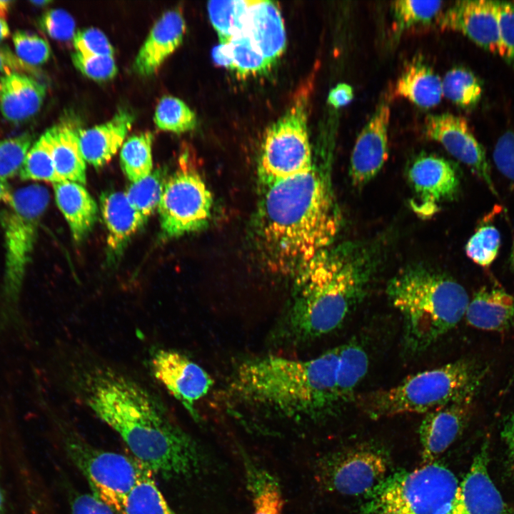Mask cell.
<instances>
[{"mask_svg": "<svg viewBox=\"0 0 514 514\" xmlns=\"http://www.w3.org/2000/svg\"><path fill=\"white\" fill-rule=\"evenodd\" d=\"M371 246L329 247L296 278L291 303L276 326L275 343L298 346L338 328L366 296L378 266Z\"/></svg>", "mask_w": 514, "mask_h": 514, "instance_id": "cell-4", "label": "cell"}, {"mask_svg": "<svg viewBox=\"0 0 514 514\" xmlns=\"http://www.w3.org/2000/svg\"><path fill=\"white\" fill-rule=\"evenodd\" d=\"M394 93L420 108H432L443 97L442 79L428 65L415 61L397 79Z\"/></svg>", "mask_w": 514, "mask_h": 514, "instance_id": "cell-29", "label": "cell"}, {"mask_svg": "<svg viewBox=\"0 0 514 514\" xmlns=\"http://www.w3.org/2000/svg\"><path fill=\"white\" fill-rule=\"evenodd\" d=\"M12 41L16 55L31 67L45 64L51 56L48 41L37 34L17 30L12 35Z\"/></svg>", "mask_w": 514, "mask_h": 514, "instance_id": "cell-42", "label": "cell"}, {"mask_svg": "<svg viewBox=\"0 0 514 514\" xmlns=\"http://www.w3.org/2000/svg\"><path fill=\"white\" fill-rule=\"evenodd\" d=\"M46 132L59 176L64 181L86 184V161L80 148L78 132L63 123L52 126Z\"/></svg>", "mask_w": 514, "mask_h": 514, "instance_id": "cell-28", "label": "cell"}, {"mask_svg": "<svg viewBox=\"0 0 514 514\" xmlns=\"http://www.w3.org/2000/svg\"><path fill=\"white\" fill-rule=\"evenodd\" d=\"M483 376L484 370L474 361L460 359L412 375L390 388L359 395L356 400L372 419L427 413L474 398Z\"/></svg>", "mask_w": 514, "mask_h": 514, "instance_id": "cell-6", "label": "cell"}, {"mask_svg": "<svg viewBox=\"0 0 514 514\" xmlns=\"http://www.w3.org/2000/svg\"><path fill=\"white\" fill-rule=\"evenodd\" d=\"M71 514H114V510L94 493L76 495L71 501Z\"/></svg>", "mask_w": 514, "mask_h": 514, "instance_id": "cell-48", "label": "cell"}, {"mask_svg": "<svg viewBox=\"0 0 514 514\" xmlns=\"http://www.w3.org/2000/svg\"><path fill=\"white\" fill-rule=\"evenodd\" d=\"M443 96L463 109L473 108L480 100L483 87L480 79L469 69L455 67L442 79Z\"/></svg>", "mask_w": 514, "mask_h": 514, "instance_id": "cell-34", "label": "cell"}, {"mask_svg": "<svg viewBox=\"0 0 514 514\" xmlns=\"http://www.w3.org/2000/svg\"><path fill=\"white\" fill-rule=\"evenodd\" d=\"M212 207V194L204 180L182 161L167 178L158 206L161 238H175L205 228Z\"/></svg>", "mask_w": 514, "mask_h": 514, "instance_id": "cell-12", "label": "cell"}, {"mask_svg": "<svg viewBox=\"0 0 514 514\" xmlns=\"http://www.w3.org/2000/svg\"><path fill=\"white\" fill-rule=\"evenodd\" d=\"M368 368V354L356 339L339 346L336 388L338 406L355 400V391Z\"/></svg>", "mask_w": 514, "mask_h": 514, "instance_id": "cell-30", "label": "cell"}, {"mask_svg": "<svg viewBox=\"0 0 514 514\" xmlns=\"http://www.w3.org/2000/svg\"><path fill=\"white\" fill-rule=\"evenodd\" d=\"M75 52L88 56H114V49L99 29L86 28L76 32L73 39Z\"/></svg>", "mask_w": 514, "mask_h": 514, "instance_id": "cell-46", "label": "cell"}, {"mask_svg": "<svg viewBox=\"0 0 514 514\" xmlns=\"http://www.w3.org/2000/svg\"><path fill=\"white\" fill-rule=\"evenodd\" d=\"M71 60L76 69L95 81L111 79L118 72L114 56H88L74 52Z\"/></svg>", "mask_w": 514, "mask_h": 514, "instance_id": "cell-43", "label": "cell"}, {"mask_svg": "<svg viewBox=\"0 0 514 514\" xmlns=\"http://www.w3.org/2000/svg\"><path fill=\"white\" fill-rule=\"evenodd\" d=\"M1 458H0V514H4L5 510V495L4 491L1 484Z\"/></svg>", "mask_w": 514, "mask_h": 514, "instance_id": "cell-56", "label": "cell"}, {"mask_svg": "<svg viewBox=\"0 0 514 514\" xmlns=\"http://www.w3.org/2000/svg\"><path fill=\"white\" fill-rule=\"evenodd\" d=\"M9 186L6 181L0 180V202L6 201L10 195Z\"/></svg>", "mask_w": 514, "mask_h": 514, "instance_id": "cell-54", "label": "cell"}, {"mask_svg": "<svg viewBox=\"0 0 514 514\" xmlns=\"http://www.w3.org/2000/svg\"><path fill=\"white\" fill-rule=\"evenodd\" d=\"M226 45L231 59V69L238 76L246 77L262 73L271 67L244 31L233 37Z\"/></svg>", "mask_w": 514, "mask_h": 514, "instance_id": "cell-38", "label": "cell"}, {"mask_svg": "<svg viewBox=\"0 0 514 514\" xmlns=\"http://www.w3.org/2000/svg\"><path fill=\"white\" fill-rule=\"evenodd\" d=\"M308 99V93L301 91L266 131L258 161L259 177L264 186L313 167L307 127Z\"/></svg>", "mask_w": 514, "mask_h": 514, "instance_id": "cell-9", "label": "cell"}, {"mask_svg": "<svg viewBox=\"0 0 514 514\" xmlns=\"http://www.w3.org/2000/svg\"><path fill=\"white\" fill-rule=\"evenodd\" d=\"M64 366L74 398L118 434L146 468L167 479L205 471L206 453L145 383L85 348L74 349Z\"/></svg>", "mask_w": 514, "mask_h": 514, "instance_id": "cell-1", "label": "cell"}, {"mask_svg": "<svg viewBox=\"0 0 514 514\" xmlns=\"http://www.w3.org/2000/svg\"><path fill=\"white\" fill-rule=\"evenodd\" d=\"M474 328L490 331L514 329V297L498 287H483L470 300L465 315Z\"/></svg>", "mask_w": 514, "mask_h": 514, "instance_id": "cell-25", "label": "cell"}, {"mask_svg": "<svg viewBox=\"0 0 514 514\" xmlns=\"http://www.w3.org/2000/svg\"><path fill=\"white\" fill-rule=\"evenodd\" d=\"M392 11L398 31L432 21L441 11V1L399 0L392 3Z\"/></svg>", "mask_w": 514, "mask_h": 514, "instance_id": "cell-39", "label": "cell"}, {"mask_svg": "<svg viewBox=\"0 0 514 514\" xmlns=\"http://www.w3.org/2000/svg\"><path fill=\"white\" fill-rule=\"evenodd\" d=\"M13 72L24 73L34 76L36 75L37 69L20 60L9 47L0 46V76Z\"/></svg>", "mask_w": 514, "mask_h": 514, "instance_id": "cell-49", "label": "cell"}, {"mask_svg": "<svg viewBox=\"0 0 514 514\" xmlns=\"http://www.w3.org/2000/svg\"><path fill=\"white\" fill-rule=\"evenodd\" d=\"M153 121L159 129L176 133L191 131L197 124L193 111L184 101L172 96H163L159 101Z\"/></svg>", "mask_w": 514, "mask_h": 514, "instance_id": "cell-37", "label": "cell"}, {"mask_svg": "<svg viewBox=\"0 0 514 514\" xmlns=\"http://www.w3.org/2000/svg\"><path fill=\"white\" fill-rule=\"evenodd\" d=\"M424 132L453 157L468 166L496 195L484 148L463 117L449 113L425 117Z\"/></svg>", "mask_w": 514, "mask_h": 514, "instance_id": "cell-14", "label": "cell"}, {"mask_svg": "<svg viewBox=\"0 0 514 514\" xmlns=\"http://www.w3.org/2000/svg\"><path fill=\"white\" fill-rule=\"evenodd\" d=\"M390 109L382 101L358 134L350 162L353 184L361 187L380 171L388 158V127Z\"/></svg>", "mask_w": 514, "mask_h": 514, "instance_id": "cell-15", "label": "cell"}, {"mask_svg": "<svg viewBox=\"0 0 514 514\" xmlns=\"http://www.w3.org/2000/svg\"><path fill=\"white\" fill-rule=\"evenodd\" d=\"M46 85L33 76L13 72L0 76V111L9 121H26L41 109Z\"/></svg>", "mask_w": 514, "mask_h": 514, "instance_id": "cell-24", "label": "cell"}, {"mask_svg": "<svg viewBox=\"0 0 514 514\" xmlns=\"http://www.w3.org/2000/svg\"><path fill=\"white\" fill-rule=\"evenodd\" d=\"M100 210L108 231L109 260L114 261L126 246L146 223L148 218L130 203L125 193L108 191L100 197Z\"/></svg>", "mask_w": 514, "mask_h": 514, "instance_id": "cell-22", "label": "cell"}, {"mask_svg": "<svg viewBox=\"0 0 514 514\" xmlns=\"http://www.w3.org/2000/svg\"><path fill=\"white\" fill-rule=\"evenodd\" d=\"M41 29L53 39L65 41L73 39L76 23L72 16L61 9H51L39 19Z\"/></svg>", "mask_w": 514, "mask_h": 514, "instance_id": "cell-44", "label": "cell"}, {"mask_svg": "<svg viewBox=\"0 0 514 514\" xmlns=\"http://www.w3.org/2000/svg\"><path fill=\"white\" fill-rule=\"evenodd\" d=\"M488 461L485 443L458 484L450 514H513L489 475Z\"/></svg>", "mask_w": 514, "mask_h": 514, "instance_id": "cell-16", "label": "cell"}, {"mask_svg": "<svg viewBox=\"0 0 514 514\" xmlns=\"http://www.w3.org/2000/svg\"><path fill=\"white\" fill-rule=\"evenodd\" d=\"M244 31L270 66L286 49L283 18L278 5L273 1H251Z\"/></svg>", "mask_w": 514, "mask_h": 514, "instance_id": "cell-21", "label": "cell"}, {"mask_svg": "<svg viewBox=\"0 0 514 514\" xmlns=\"http://www.w3.org/2000/svg\"><path fill=\"white\" fill-rule=\"evenodd\" d=\"M13 1L0 0V18L6 20Z\"/></svg>", "mask_w": 514, "mask_h": 514, "instance_id": "cell-53", "label": "cell"}, {"mask_svg": "<svg viewBox=\"0 0 514 514\" xmlns=\"http://www.w3.org/2000/svg\"><path fill=\"white\" fill-rule=\"evenodd\" d=\"M408 174L423 207L428 211L438 203L453 199L460 189V177L455 166L435 155L417 157Z\"/></svg>", "mask_w": 514, "mask_h": 514, "instance_id": "cell-19", "label": "cell"}, {"mask_svg": "<svg viewBox=\"0 0 514 514\" xmlns=\"http://www.w3.org/2000/svg\"><path fill=\"white\" fill-rule=\"evenodd\" d=\"M353 97V88L348 84L340 83L330 91L327 102L332 107L339 109L348 104Z\"/></svg>", "mask_w": 514, "mask_h": 514, "instance_id": "cell-50", "label": "cell"}, {"mask_svg": "<svg viewBox=\"0 0 514 514\" xmlns=\"http://www.w3.org/2000/svg\"><path fill=\"white\" fill-rule=\"evenodd\" d=\"M148 366L155 379L198 422L197 403L213 385L208 373L183 353L162 347L151 349Z\"/></svg>", "mask_w": 514, "mask_h": 514, "instance_id": "cell-13", "label": "cell"}, {"mask_svg": "<svg viewBox=\"0 0 514 514\" xmlns=\"http://www.w3.org/2000/svg\"><path fill=\"white\" fill-rule=\"evenodd\" d=\"M133 121L131 111L119 109L108 121L78 131L85 161L96 168L106 164L122 146Z\"/></svg>", "mask_w": 514, "mask_h": 514, "instance_id": "cell-23", "label": "cell"}, {"mask_svg": "<svg viewBox=\"0 0 514 514\" xmlns=\"http://www.w3.org/2000/svg\"><path fill=\"white\" fill-rule=\"evenodd\" d=\"M251 1L226 0L208 2V16L220 43L226 44L244 31Z\"/></svg>", "mask_w": 514, "mask_h": 514, "instance_id": "cell-31", "label": "cell"}, {"mask_svg": "<svg viewBox=\"0 0 514 514\" xmlns=\"http://www.w3.org/2000/svg\"><path fill=\"white\" fill-rule=\"evenodd\" d=\"M56 205L64 215L75 241H84L97 220L98 206L83 185L62 181L53 183Z\"/></svg>", "mask_w": 514, "mask_h": 514, "instance_id": "cell-27", "label": "cell"}, {"mask_svg": "<svg viewBox=\"0 0 514 514\" xmlns=\"http://www.w3.org/2000/svg\"><path fill=\"white\" fill-rule=\"evenodd\" d=\"M52 1L49 0H40V1H30V3L36 6H44L45 5H47Z\"/></svg>", "mask_w": 514, "mask_h": 514, "instance_id": "cell-58", "label": "cell"}, {"mask_svg": "<svg viewBox=\"0 0 514 514\" xmlns=\"http://www.w3.org/2000/svg\"><path fill=\"white\" fill-rule=\"evenodd\" d=\"M153 139L151 132H143L129 137L121 146V166L131 183L146 178L152 172Z\"/></svg>", "mask_w": 514, "mask_h": 514, "instance_id": "cell-32", "label": "cell"}, {"mask_svg": "<svg viewBox=\"0 0 514 514\" xmlns=\"http://www.w3.org/2000/svg\"><path fill=\"white\" fill-rule=\"evenodd\" d=\"M166 173L158 168L146 178L131 183L125 192L130 203L146 218L158 208L168 178Z\"/></svg>", "mask_w": 514, "mask_h": 514, "instance_id": "cell-36", "label": "cell"}, {"mask_svg": "<svg viewBox=\"0 0 514 514\" xmlns=\"http://www.w3.org/2000/svg\"><path fill=\"white\" fill-rule=\"evenodd\" d=\"M19 175L23 181H40L52 183L64 181L56 170L46 131L33 143Z\"/></svg>", "mask_w": 514, "mask_h": 514, "instance_id": "cell-35", "label": "cell"}, {"mask_svg": "<svg viewBox=\"0 0 514 514\" xmlns=\"http://www.w3.org/2000/svg\"><path fill=\"white\" fill-rule=\"evenodd\" d=\"M498 55L514 66V1H498Z\"/></svg>", "mask_w": 514, "mask_h": 514, "instance_id": "cell-45", "label": "cell"}, {"mask_svg": "<svg viewBox=\"0 0 514 514\" xmlns=\"http://www.w3.org/2000/svg\"><path fill=\"white\" fill-rule=\"evenodd\" d=\"M502 435L507 445L509 460L514 471V410L504 421Z\"/></svg>", "mask_w": 514, "mask_h": 514, "instance_id": "cell-51", "label": "cell"}, {"mask_svg": "<svg viewBox=\"0 0 514 514\" xmlns=\"http://www.w3.org/2000/svg\"><path fill=\"white\" fill-rule=\"evenodd\" d=\"M509 266L510 268L514 272V240L509 256Z\"/></svg>", "mask_w": 514, "mask_h": 514, "instance_id": "cell-57", "label": "cell"}, {"mask_svg": "<svg viewBox=\"0 0 514 514\" xmlns=\"http://www.w3.org/2000/svg\"><path fill=\"white\" fill-rule=\"evenodd\" d=\"M439 25L441 29L460 32L483 49L498 54L497 1H457L441 16Z\"/></svg>", "mask_w": 514, "mask_h": 514, "instance_id": "cell-17", "label": "cell"}, {"mask_svg": "<svg viewBox=\"0 0 514 514\" xmlns=\"http://www.w3.org/2000/svg\"><path fill=\"white\" fill-rule=\"evenodd\" d=\"M473 400L468 398L425 413L418 430L423 464L435 462L463 433Z\"/></svg>", "mask_w": 514, "mask_h": 514, "instance_id": "cell-18", "label": "cell"}, {"mask_svg": "<svg viewBox=\"0 0 514 514\" xmlns=\"http://www.w3.org/2000/svg\"><path fill=\"white\" fill-rule=\"evenodd\" d=\"M46 188L31 184L11 193L0 213L5 242V271L0 301V336L21 326L19 302L23 282L48 206Z\"/></svg>", "mask_w": 514, "mask_h": 514, "instance_id": "cell-7", "label": "cell"}, {"mask_svg": "<svg viewBox=\"0 0 514 514\" xmlns=\"http://www.w3.org/2000/svg\"><path fill=\"white\" fill-rule=\"evenodd\" d=\"M459 482L435 461L387 475L366 494L359 514H450Z\"/></svg>", "mask_w": 514, "mask_h": 514, "instance_id": "cell-8", "label": "cell"}, {"mask_svg": "<svg viewBox=\"0 0 514 514\" xmlns=\"http://www.w3.org/2000/svg\"><path fill=\"white\" fill-rule=\"evenodd\" d=\"M493 156L500 172L514 183V131H508L498 138Z\"/></svg>", "mask_w": 514, "mask_h": 514, "instance_id": "cell-47", "label": "cell"}, {"mask_svg": "<svg viewBox=\"0 0 514 514\" xmlns=\"http://www.w3.org/2000/svg\"><path fill=\"white\" fill-rule=\"evenodd\" d=\"M186 22L177 9L164 12L155 22L140 48L133 69L142 76L156 72L164 61L181 44Z\"/></svg>", "mask_w": 514, "mask_h": 514, "instance_id": "cell-20", "label": "cell"}, {"mask_svg": "<svg viewBox=\"0 0 514 514\" xmlns=\"http://www.w3.org/2000/svg\"><path fill=\"white\" fill-rule=\"evenodd\" d=\"M148 470L126 496L121 514H178L168 503Z\"/></svg>", "mask_w": 514, "mask_h": 514, "instance_id": "cell-33", "label": "cell"}, {"mask_svg": "<svg viewBox=\"0 0 514 514\" xmlns=\"http://www.w3.org/2000/svg\"><path fill=\"white\" fill-rule=\"evenodd\" d=\"M339 346L311 359L268 354L236 362L226 383L231 403L263 417L293 423L317 421L338 407Z\"/></svg>", "mask_w": 514, "mask_h": 514, "instance_id": "cell-3", "label": "cell"}, {"mask_svg": "<svg viewBox=\"0 0 514 514\" xmlns=\"http://www.w3.org/2000/svg\"><path fill=\"white\" fill-rule=\"evenodd\" d=\"M238 453L251 497V514H283L285 500L278 478L241 446Z\"/></svg>", "mask_w": 514, "mask_h": 514, "instance_id": "cell-26", "label": "cell"}, {"mask_svg": "<svg viewBox=\"0 0 514 514\" xmlns=\"http://www.w3.org/2000/svg\"><path fill=\"white\" fill-rule=\"evenodd\" d=\"M10 35V29L6 20L0 18V42L8 38Z\"/></svg>", "mask_w": 514, "mask_h": 514, "instance_id": "cell-55", "label": "cell"}, {"mask_svg": "<svg viewBox=\"0 0 514 514\" xmlns=\"http://www.w3.org/2000/svg\"><path fill=\"white\" fill-rule=\"evenodd\" d=\"M339 223L330 188L314 166L265 186L256 221L265 264L276 273L296 277L331 247Z\"/></svg>", "mask_w": 514, "mask_h": 514, "instance_id": "cell-2", "label": "cell"}, {"mask_svg": "<svg viewBox=\"0 0 514 514\" xmlns=\"http://www.w3.org/2000/svg\"><path fill=\"white\" fill-rule=\"evenodd\" d=\"M33 138L26 133L0 141V180L6 181L19 173Z\"/></svg>", "mask_w": 514, "mask_h": 514, "instance_id": "cell-41", "label": "cell"}, {"mask_svg": "<svg viewBox=\"0 0 514 514\" xmlns=\"http://www.w3.org/2000/svg\"><path fill=\"white\" fill-rule=\"evenodd\" d=\"M386 293L403 319L404 349L413 355L454 328L470 302L466 290L451 276L422 266H411L395 275Z\"/></svg>", "mask_w": 514, "mask_h": 514, "instance_id": "cell-5", "label": "cell"}, {"mask_svg": "<svg viewBox=\"0 0 514 514\" xmlns=\"http://www.w3.org/2000/svg\"><path fill=\"white\" fill-rule=\"evenodd\" d=\"M65 434V450L92 493L120 513L126 496L148 470L134 458L92 445L75 431Z\"/></svg>", "mask_w": 514, "mask_h": 514, "instance_id": "cell-10", "label": "cell"}, {"mask_svg": "<svg viewBox=\"0 0 514 514\" xmlns=\"http://www.w3.org/2000/svg\"><path fill=\"white\" fill-rule=\"evenodd\" d=\"M390 464L382 445L359 443L318 458L313 465L314 478L328 493L366 495L387 475Z\"/></svg>", "mask_w": 514, "mask_h": 514, "instance_id": "cell-11", "label": "cell"}, {"mask_svg": "<svg viewBox=\"0 0 514 514\" xmlns=\"http://www.w3.org/2000/svg\"><path fill=\"white\" fill-rule=\"evenodd\" d=\"M500 245V235L493 225L479 227L469 238L466 246L467 256L483 267L489 266L498 256Z\"/></svg>", "mask_w": 514, "mask_h": 514, "instance_id": "cell-40", "label": "cell"}, {"mask_svg": "<svg viewBox=\"0 0 514 514\" xmlns=\"http://www.w3.org/2000/svg\"><path fill=\"white\" fill-rule=\"evenodd\" d=\"M215 61L228 69H231V59L226 44L220 43L213 51Z\"/></svg>", "mask_w": 514, "mask_h": 514, "instance_id": "cell-52", "label": "cell"}]
</instances>
